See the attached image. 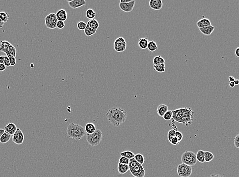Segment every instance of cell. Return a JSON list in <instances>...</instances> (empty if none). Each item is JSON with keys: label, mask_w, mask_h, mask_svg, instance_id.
<instances>
[{"label": "cell", "mask_w": 239, "mask_h": 177, "mask_svg": "<svg viewBox=\"0 0 239 177\" xmlns=\"http://www.w3.org/2000/svg\"><path fill=\"white\" fill-rule=\"evenodd\" d=\"M172 111L173 116L172 121L173 125H175V123L177 122L186 127H189L192 123L194 112L191 108L183 107Z\"/></svg>", "instance_id": "cell-1"}, {"label": "cell", "mask_w": 239, "mask_h": 177, "mask_svg": "<svg viewBox=\"0 0 239 177\" xmlns=\"http://www.w3.org/2000/svg\"><path fill=\"white\" fill-rule=\"evenodd\" d=\"M127 114V112L125 109L113 107L109 110L106 116L111 124L114 127H118L126 120Z\"/></svg>", "instance_id": "cell-2"}, {"label": "cell", "mask_w": 239, "mask_h": 177, "mask_svg": "<svg viewBox=\"0 0 239 177\" xmlns=\"http://www.w3.org/2000/svg\"><path fill=\"white\" fill-rule=\"evenodd\" d=\"M66 134L69 138L80 140L86 134L84 128L77 124L71 123L68 126Z\"/></svg>", "instance_id": "cell-3"}, {"label": "cell", "mask_w": 239, "mask_h": 177, "mask_svg": "<svg viewBox=\"0 0 239 177\" xmlns=\"http://www.w3.org/2000/svg\"><path fill=\"white\" fill-rule=\"evenodd\" d=\"M129 170L133 176L135 177H145V171L143 165L139 163L134 158L129 160Z\"/></svg>", "instance_id": "cell-4"}, {"label": "cell", "mask_w": 239, "mask_h": 177, "mask_svg": "<svg viewBox=\"0 0 239 177\" xmlns=\"http://www.w3.org/2000/svg\"><path fill=\"white\" fill-rule=\"evenodd\" d=\"M86 140L89 145L92 147H95L101 143L103 138L102 132L99 129L96 130L93 133L86 134Z\"/></svg>", "instance_id": "cell-5"}, {"label": "cell", "mask_w": 239, "mask_h": 177, "mask_svg": "<svg viewBox=\"0 0 239 177\" xmlns=\"http://www.w3.org/2000/svg\"><path fill=\"white\" fill-rule=\"evenodd\" d=\"M181 159L183 163L190 167L195 165L197 162L195 154L194 152L188 151H186L182 154Z\"/></svg>", "instance_id": "cell-6"}, {"label": "cell", "mask_w": 239, "mask_h": 177, "mask_svg": "<svg viewBox=\"0 0 239 177\" xmlns=\"http://www.w3.org/2000/svg\"><path fill=\"white\" fill-rule=\"evenodd\" d=\"M177 173L180 177H190L192 173V167L182 163L178 166Z\"/></svg>", "instance_id": "cell-7"}, {"label": "cell", "mask_w": 239, "mask_h": 177, "mask_svg": "<svg viewBox=\"0 0 239 177\" xmlns=\"http://www.w3.org/2000/svg\"><path fill=\"white\" fill-rule=\"evenodd\" d=\"M45 24L46 27L50 29H54L56 28V25L58 20L54 13L49 14L45 17Z\"/></svg>", "instance_id": "cell-8"}, {"label": "cell", "mask_w": 239, "mask_h": 177, "mask_svg": "<svg viewBox=\"0 0 239 177\" xmlns=\"http://www.w3.org/2000/svg\"><path fill=\"white\" fill-rule=\"evenodd\" d=\"M127 45L126 41L122 37H119L115 41L114 43V49L118 52H124L126 50Z\"/></svg>", "instance_id": "cell-9"}, {"label": "cell", "mask_w": 239, "mask_h": 177, "mask_svg": "<svg viewBox=\"0 0 239 177\" xmlns=\"http://www.w3.org/2000/svg\"><path fill=\"white\" fill-rule=\"evenodd\" d=\"M12 140L15 144L20 145L23 144L24 141V134L20 128H17L16 132L12 135Z\"/></svg>", "instance_id": "cell-10"}, {"label": "cell", "mask_w": 239, "mask_h": 177, "mask_svg": "<svg viewBox=\"0 0 239 177\" xmlns=\"http://www.w3.org/2000/svg\"><path fill=\"white\" fill-rule=\"evenodd\" d=\"M136 1L135 0H131V1L127 3H120L119 7L122 11L125 12H130L134 9Z\"/></svg>", "instance_id": "cell-11"}, {"label": "cell", "mask_w": 239, "mask_h": 177, "mask_svg": "<svg viewBox=\"0 0 239 177\" xmlns=\"http://www.w3.org/2000/svg\"><path fill=\"white\" fill-rule=\"evenodd\" d=\"M69 7L72 9H77L81 7L82 6H85L86 4V1L85 0H72L67 1Z\"/></svg>", "instance_id": "cell-12"}, {"label": "cell", "mask_w": 239, "mask_h": 177, "mask_svg": "<svg viewBox=\"0 0 239 177\" xmlns=\"http://www.w3.org/2000/svg\"><path fill=\"white\" fill-rule=\"evenodd\" d=\"M149 5L152 9L155 10H159L163 7V2L161 0H150Z\"/></svg>", "instance_id": "cell-13"}, {"label": "cell", "mask_w": 239, "mask_h": 177, "mask_svg": "<svg viewBox=\"0 0 239 177\" xmlns=\"http://www.w3.org/2000/svg\"><path fill=\"white\" fill-rule=\"evenodd\" d=\"M17 126L13 123H9L5 127L4 131L6 133L8 134L11 136L13 135L14 133L16 132L17 130Z\"/></svg>", "instance_id": "cell-14"}, {"label": "cell", "mask_w": 239, "mask_h": 177, "mask_svg": "<svg viewBox=\"0 0 239 177\" xmlns=\"http://www.w3.org/2000/svg\"><path fill=\"white\" fill-rule=\"evenodd\" d=\"M55 14L58 21L64 22L67 18V13L64 9H60Z\"/></svg>", "instance_id": "cell-15"}, {"label": "cell", "mask_w": 239, "mask_h": 177, "mask_svg": "<svg viewBox=\"0 0 239 177\" xmlns=\"http://www.w3.org/2000/svg\"><path fill=\"white\" fill-rule=\"evenodd\" d=\"M196 25H197V27H199V28L208 27V26L212 25L210 20L208 18H205L204 17L202 18V19L199 20V21H197Z\"/></svg>", "instance_id": "cell-16"}, {"label": "cell", "mask_w": 239, "mask_h": 177, "mask_svg": "<svg viewBox=\"0 0 239 177\" xmlns=\"http://www.w3.org/2000/svg\"><path fill=\"white\" fill-rule=\"evenodd\" d=\"M215 27L213 26H210L208 27H203V28H199V30L202 32L203 34L206 36H209L212 34V33L215 30Z\"/></svg>", "instance_id": "cell-17"}, {"label": "cell", "mask_w": 239, "mask_h": 177, "mask_svg": "<svg viewBox=\"0 0 239 177\" xmlns=\"http://www.w3.org/2000/svg\"><path fill=\"white\" fill-rule=\"evenodd\" d=\"M168 110V107L167 105L165 104H161L159 105V106L157 108L156 110V112L158 116H159L161 117H163L165 113Z\"/></svg>", "instance_id": "cell-18"}, {"label": "cell", "mask_w": 239, "mask_h": 177, "mask_svg": "<svg viewBox=\"0 0 239 177\" xmlns=\"http://www.w3.org/2000/svg\"><path fill=\"white\" fill-rule=\"evenodd\" d=\"M11 45H12L7 41H2L0 43V51L6 54Z\"/></svg>", "instance_id": "cell-19"}, {"label": "cell", "mask_w": 239, "mask_h": 177, "mask_svg": "<svg viewBox=\"0 0 239 177\" xmlns=\"http://www.w3.org/2000/svg\"><path fill=\"white\" fill-rule=\"evenodd\" d=\"M118 171L119 174L121 175L125 174L129 171V167L127 164L119 163L118 164Z\"/></svg>", "instance_id": "cell-20"}, {"label": "cell", "mask_w": 239, "mask_h": 177, "mask_svg": "<svg viewBox=\"0 0 239 177\" xmlns=\"http://www.w3.org/2000/svg\"><path fill=\"white\" fill-rule=\"evenodd\" d=\"M149 41L147 38H141L138 41L139 47L142 50L148 48V44Z\"/></svg>", "instance_id": "cell-21"}, {"label": "cell", "mask_w": 239, "mask_h": 177, "mask_svg": "<svg viewBox=\"0 0 239 177\" xmlns=\"http://www.w3.org/2000/svg\"><path fill=\"white\" fill-rule=\"evenodd\" d=\"M85 130L86 133L92 134L96 130V127L94 124L92 123H88L86 124L85 127Z\"/></svg>", "instance_id": "cell-22"}, {"label": "cell", "mask_w": 239, "mask_h": 177, "mask_svg": "<svg viewBox=\"0 0 239 177\" xmlns=\"http://www.w3.org/2000/svg\"><path fill=\"white\" fill-rule=\"evenodd\" d=\"M205 151L202 150H199L196 154V157L197 161L203 163L205 161Z\"/></svg>", "instance_id": "cell-23"}, {"label": "cell", "mask_w": 239, "mask_h": 177, "mask_svg": "<svg viewBox=\"0 0 239 177\" xmlns=\"http://www.w3.org/2000/svg\"><path fill=\"white\" fill-rule=\"evenodd\" d=\"M87 25L88 26L91 28L96 30H97V29L98 28V27L99 26V23L98 22L97 20H95V19L90 20V21L88 22Z\"/></svg>", "instance_id": "cell-24"}, {"label": "cell", "mask_w": 239, "mask_h": 177, "mask_svg": "<svg viewBox=\"0 0 239 177\" xmlns=\"http://www.w3.org/2000/svg\"><path fill=\"white\" fill-rule=\"evenodd\" d=\"M153 65H161L164 64L165 65V60L161 56H156L153 59Z\"/></svg>", "instance_id": "cell-25"}, {"label": "cell", "mask_w": 239, "mask_h": 177, "mask_svg": "<svg viewBox=\"0 0 239 177\" xmlns=\"http://www.w3.org/2000/svg\"><path fill=\"white\" fill-rule=\"evenodd\" d=\"M148 49L150 52H155L158 49V45L155 41H149L148 44Z\"/></svg>", "instance_id": "cell-26"}, {"label": "cell", "mask_w": 239, "mask_h": 177, "mask_svg": "<svg viewBox=\"0 0 239 177\" xmlns=\"http://www.w3.org/2000/svg\"><path fill=\"white\" fill-rule=\"evenodd\" d=\"M120 155L122 157H125L129 160L134 158V156H135V154L134 153L130 151H125L120 153Z\"/></svg>", "instance_id": "cell-27"}, {"label": "cell", "mask_w": 239, "mask_h": 177, "mask_svg": "<svg viewBox=\"0 0 239 177\" xmlns=\"http://www.w3.org/2000/svg\"><path fill=\"white\" fill-rule=\"evenodd\" d=\"M153 69L157 72L162 73H164L166 71L165 65L161 64V65H153Z\"/></svg>", "instance_id": "cell-28"}, {"label": "cell", "mask_w": 239, "mask_h": 177, "mask_svg": "<svg viewBox=\"0 0 239 177\" xmlns=\"http://www.w3.org/2000/svg\"><path fill=\"white\" fill-rule=\"evenodd\" d=\"M11 137V136L10 135L4 132L0 138V143L2 144H6L10 140Z\"/></svg>", "instance_id": "cell-29"}, {"label": "cell", "mask_w": 239, "mask_h": 177, "mask_svg": "<svg viewBox=\"0 0 239 177\" xmlns=\"http://www.w3.org/2000/svg\"><path fill=\"white\" fill-rule=\"evenodd\" d=\"M96 16V12L93 9H88L86 11V17L90 20H93Z\"/></svg>", "instance_id": "cell-30"}, {"label": "cell", "mask_w": 239, "mask_h": 177, "mask_svg": "<svg viewBox=\"0 0 239 177\" xmlns=\"http://www.w3.org/2000/svg\"><path fill=\"white\" fill-rule=\"evenodd\" d=\"M96 32V30L91 28L88 26L87 25L86 28L84 30L85 34L86 35L87 37L92 36L95 34Z\"/></svg>", "instance_id": "cell-31"}, {"label": "cell", "mask_w": 239, "mask_h": 177, "mask_svg": "<svg viewBox=\"0 0 239 177\" xmlns=\"http://www.w3.org/2000/svg\"><path fill=\"white\" fill-rule=\"evenodd\" d=\"M134 158L137 162H138L139 163H140L141 165H143V164L145 163V158L143 155L141 154L135 155Z\"/></svg>", "instance_id": "cell-32"}, {"label": "cell", "mask_w": 239, "mask_h": 177, "mask_svg": "<svg viewBox=\"0 0 239 177\" xmlns=\"http://www.w3.org/2000/svg\"><path fill=\"white\" fill-rule=\"evenodd\" d=\"M6 55L7 57L9 56H12V57H16L17 56V50L15 47H13V45H11L9 50L6 53Z\"/></svg>", "instance_id": "cell-33"}, {"label": "cell", "mask_w": 239, "mask_h": 177, "mask_svg": "<svg viewBox=\"0 0 239 177\" xmlns=\"http://www.w3.org/2000/svg\"><path fill=\"white\" fill-rule=\"evenodd\" d=\"M0 19L4 22V23H7L8 22L9 19V14L7 12H4V11H1L0 12Z\"/></svg>", "instance_id": "cell-34"}, {"label": "cell", "mask_w": 239, "mask_h": 177, "mask_svg": "<svg viewBox=\"0 0 239 177\" xmlns=\"http://www.w3.org/2000/svg\"><path fill=\"white\" fill-rule=\"evenodd\" d=\"M214 158L213 154L209 151L205 152V161L206 162H210L213 160Z\"/></svg>", "instance_id": "cell-35"}, {"label": "cell", "mask_w": 239, "mask_h": 177, "mask_svg": "<svg viewBox=\"0 0 239 177\" xmlns=\"http://www.w3.org/2000/svg\"><path fill=\"white\" fill-rule=\"evenodd\" d=\"M173 116L172 114V110H168L165 113L163 117L165 120L168 121V120H172Z\"/></svg>", "instance_id": "cell-36"}, {"label": "cell", "mask_w": 239, "mask_h": 177, "mask_svg": "<svg viewBox=\"0 0 239 177\" xmlns=\"http://www.w3.org/2000/svg\"><path fill=\"white\" fill-rule=\"evenodd\" d=\"M87 26V24L86 23H85L84 22H79V23L77 24V28H78L79 30L84 31L85 29L86 28Z\"/></svg>", "instance_id": "cell-37"}, {"label": "cell", "mask_w": 239, "mask_h": 177, "mask_svg": "<svg viewBox=\"0 0 239 177\" xmlns=\"http://www.w3.org/2000/svg\"><path fill=\"white\" fill-rule=\"evenodd\" d=\"M175 132H176V130H173V129H172L171 130L169 131L167 136H168V140L169 142H170V140H172V138H173L174 137H175Z\"/></svg>", "instance_id": "cell-38"}, {"label": "cell", "mask_w": 239, "mask_h": 177, "mask_svg": "<svg viewBox=\"0 0 239 177\" xmlns=\"http://www.w3.org/2000/svg\"><path fill=\"white\" fill-rule=\"evenodd\" d=\"M119 163L123 164H127L129 163V160L125 157L121 156V157L119 159Z\"/></svg>", "instance_id": "cell-39"}, {"label": "cell", "mask_w": 239, "mask_h": 177, "mask_svg": "<svg viewBox=\"0 0 239 177\" xmlns=\"http://www.w3.org/2000/svg\"><path fill=\"white\" fill-rule=\"evenodd\" d=\"M175 136L176 137L179 142L182 141V140L183 139V134L181 132L179 131H176Z\"/></svg>", "instance_id": "cell-40"}, {"label": "cell", "mask_w": 239, "mask_h": 177, "mask_svg": "<svg viewBox=\"0 0 239 177\" xmlns=\"http://www.w3.org/2000/svg\"><path fill=\"white\" fill-rule=\"evenodd\" d=\"M8 57V58H9V62H10V66H14L15 64H16V63H17V59H16V58L14 57H12V56H9V57Z\"/></svg>", "instance_id": "cell-41"}, {"label": "cell", "mask_w": 239, "mask_h": 177, "mask_svg": "<svg viewBox=\"0 0 239 177\" xmlns=\"http://www.w3.org/2000/svg\"><path fill=\"white\" fill-rule=\"evenodd\" d=\"M234 146H235V147L237 149H239V134H237L234 138Z\"/></svg>", "instance_id": "cell-42"}, {"label": "cell", "mask_w": 239, "mask_h": 177, "mask_svg": "<svg viewBox=\"0 0 239 177\" xmlns=\"http://www.w3.org/2000/svg\"><path fill=\"white\" fill-rule=\"evenodd\" d=\"M65 27L64 22L60 21H58L57 25H56V28L59 29H62Z\"/></svg>", "instance_id": "cell-43"}, {"label": "cell", "mask_w": 239, "mask_h": 177, "mask_svg": "<svg viewBox=\"0 0 239 177\" xmlns=\"http://www.w3.org/2000/svg\"><path fill=\"white\" fill-rule=\"evenodd\" d=\"M170 143H171L172 144H173L174 146H177V145L179 144V142L176 137L175 136L173 138H172V140H170Z\"/></svg>", "instance_id": "cell-44"}, {"label": "cell", "mask_w": 239, "mask_h": 177, "mask_svg": "<svg viewBox=\"0 0 239 177\" xmlns=\"http://www.w3.org/2000/svg\"><path fill=\"white\" fill-rule=\"evenodd\" d=\"M4 65L6 67H8L10 66V62H9V58L7 56H5L4 61Z\"/></svg>", "instance_id": "cell-45"}, {"label": "cell", "mask_w": 239, "mask_h": 177, "mask_svg": "<svg viewBox=\"0 0 239 177\" xmlns=\"http://www.w3.org/2000/svg\"><path fill=\"white\" fill-rule=\"evenodd\" d=\"M6 67L4 64H0V72H3L6 69Z\"/></svg>", "instance_id": "cell-46"}, {"label": "cell", "mask_w": 239, "mask_h": 177, "mask_svg": "<svg viewBox=\"0 0 239 177\" xmlns=\"http://www.w3.org/2000/svg\"><path fill=\"white\" fill-rule=\"evenodd\" d=\"M4 59L5 56H0V64H4Z\"/></svg>", "instance_id": "cell-47"}, {"label": "cell", "mask_w": 239, "mask_h": 177, "mask_svg": "<svg viewBox=\"0 0 239 177\" xmlns=\"http://www.w3.org/2000/svg\"><path fill=\"white\" fill-rule=\"evenodd\" d=\"M235 55H236L237 57L239 58V47L237 48L235 50Z\"/></svg>", "instance_id": "cell-48"}, {"label": "cell", "mask_w": 239, "mask_h": 177, "mask_svg": "<svg viewBox=\"0 0 239 177\" xmlns=\"http://www.w3.org/2000/svg\"><path fill=\"white\" fill-rule=\"evenodd\" d=\"M229 80L230 82H234V81L235 80V79L233 77L229 76Z\"/></svg>", "instance_id": "cell-49"}, {"label": "cell", "mask_w": 239, "mask_h": 177, "mask_svg": "<svg viewBox=\"0 0 239 177\" xmlns=\"http://www.w3.org/2000/svg\"><path fill=\"white\" fill-rule=\"evenodd\" d=\"M131 1V0H120V3H129V2Z\"/></svg>", "instance_id": "cell-50"}, {"label": "cell", "mask_w": 239, "mask_h": 177, "mask_svg": "<svg viewBox=\"0 0 239 177\" xmlns=\"http://www.w3.org/2000/svg\"><path fill=\"white\" fill-rule=\"evenodd\" d=\"M209 177H223L222 176H221V175H215V174H212L211 175H210V176H209Z\"/></svg>", "instance_id": "cell-51"}, {"label": "cell", "mask_w": 239, "mask_h": 177, "mask_svg": "<svg viewBox=\"0 0 239 177\" xmlns=\"http://www.w3.org/2000/svg\"><path fill=\"white\" fill-rule=\"evenodd\" d=\"M5 132L4 129H0V138Z\"/></svg>", "instance_id": "cell-52"}, {"label": "cell", "mask_w": 239, "mask_h": 177, "mask_svg": "<svg viewBox=\"0 0 239 177\" xmlns=\"http://www.w3.org/2000/svg\"><path fill=\"white\" fill-rule=\"evenodd\" d=\"M229 86H230L231 88H233V87H235V83H234V82H232L229 83Z\"/></svg>", "instance_id": "cell-53"}, {"label": "cell", "mask_w": 239, "mask_h": 177, "mask_svg": "<svg viewBox=\"0 0 239 177\" xmlns=\"http://www.w3.org/2000/svg\"><path fill=\"white\" fill-rule=\"evenodd\" d=\"M233 82L235 83V85H238L239 84V80L238 79H235V80Z\"/></svg>", "instance_id": "cell-54"}, {"label": "cell", "mask_w": 239, "mask_h": 177, "mask_svg": "<svg viewBox=\"0 0 239 177\" xmlns=\"http://www.w3.org/2000/svg\"><path fill=\"white\" fill-rule=\"evenodd\" d=\"M4 25V23L0 19V28H1L3 27V26Z\"/></svg>", "instance_id": "cell-55"}]
</instances>
